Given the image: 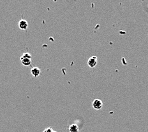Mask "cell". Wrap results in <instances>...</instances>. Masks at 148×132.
I'll list each match as a JSON object with an SVG mask.
<instances>
[{
  "instance_id": "6da1fadb",
  "label": "cell",
  "mask_w": 148,
  "mask_h": 132,
  "mask_svg": "<svg viewBox=\"0 0 148 132\" xmlns=\"http://www.w3.org/2000/svg\"><path fill=\"white\" fill-rule=\"evenodd\" d=\"M92 107L95 110H100L103 107L102 101L100 99H95L92 102Z\"/></svg>"
},
{
  "instance_id": "7a4b0ae2",
  "label": "cell",
  "mask_w": 148,
  "mask_h": 132,
  "mask_svg": "<svg viewBox=\"0 0 148 132\" xmlns=\"http://www.w3.org/2000/svg\"><path fill=\"white\" fill-rule=\"evenodd\" d=\"M98 63V59L96 56L91 57L88 60V65L91 68H94L96 67Z\"/></svg>"
},
{
  "instance_id": "3957f363",
  "label": "cell",
  "mask_w": 148,
  "mask_h": 132,
  "mask_svg": "<svg viewBox=\"0 0 148 132\" xmlns=\"http://www.w3.org/2000/svg\"><path fill=\"white\" fill-rule=\"evenodd\" d=\"M18 28L20 29L26 30L27 29V27H28V23H27V20L24 19H21L19 20V22H18Z\"/></svg>"
},
{
  "instance_id": "277c9868",
  "label": "cell",
  "mask_w": 148,
  "mask_h": 132,
  "mask_svg": "<svg viewBox=\"0 0 148 132\" xmlns=\"http://www.w3.org/2000/svg\"><path fill=\"white\" fill-rule=\"evenodd\" d=\"M20 60L21 64H23V66L26 67H29L32 65V59H27V58H24L22 56L20 57Z\"/></svg>"
},
{
  "instance_id": "5b68a950",
  "label": "cell",
  "mask_w": 148,
  "mask_h": 132,
  "mask_svg": "<svg viewBox=\"0 0 148 132\" xmlns=\"http://www.w3.org/2000/svg\"><path fill=\"white\" fill-rule=\"evenodd\" d=\"M31 74H32L33 77L37 78L41 74V70L38 67H34L31 69Z\"/></svg>"
},
{
  "instance_id": "8992f818",
  "label": "cell",
  "mask_w": 148,
  "mask_h": 132,
  "mask_svg": "<svg viewBox=\"0 0 148 132\" xmlns=\"http://www.w3.org/2000/svg\"><path fill=\"white\" fill-rule=\"evenodd\" d=\"M79 129L77 125L76 124H72L69 126V132H79Z\"/></svg>"
},
{
  "instance_id": "52a82bcc",
  "label": "cell",
  "mask_w": 148,
  "mask_h": 132,
  "mask_svg": "<svg viewBox=\"0 0 148 132\" xmlns=\"http://www.w3.org/2000/svg\"><path fill=\"white\" fill-rule=\"evenodd\" d=\"M22 57L24 58H27V59H32V55H31L28 52H25V53H24L22 55Z\"/></svg>"
},
{
  "instance_id": "ba28073f",
  "label": "cell",
  "mask_w": 148,
  "mask_h": 132,
  "mask_svg": "<svg viewBox=\"0 0 148 132\" xmlns=\"http://www.w3.org/2000/svg\"><path fill=\"white\" fill-rule=\"evenodd\" d=\"M43 132H47V130H46V129H45V130H44V131H43Z\"/></svg>"
},
{
  "instance_id": "9c48e42d",
  "label": "cell",
  "mask_w": 148,
  "mask_h": 132,
  "mask_svg": "<svg viewBox=\"0 0 148 132\" xmlns=\"http://www.w3.org/2000/svg\"><path fill=\"white\" fill-rule=\"evenodd\" d=\"M52 132H56V131H54V130H53V131H52Z\"/></svg>"
}]
</instances>
